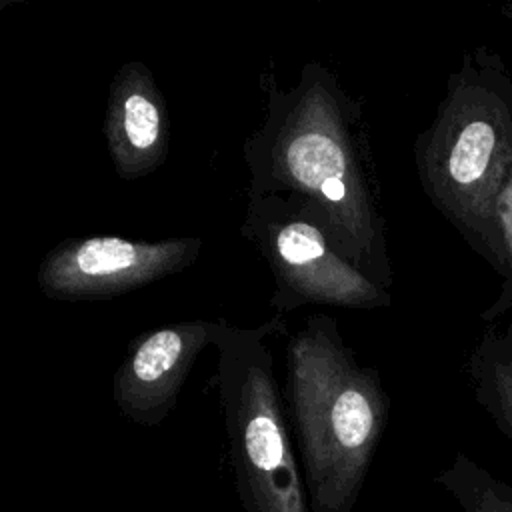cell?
Instances as JSON below:
<instances>
[{
  "mask_svg": "<svg viewBox=\"0 0 512 512\" xmlns=\"http://www.w3.org/2000/svg\"><path fill=\"white\" fill-rule=\"evenodd\" d=\"M498 216H500V226H502V232H504L508 252L512 256V180H510L508 188L504 190V194L500 198Z\"/></svg>",
  "mask_w": 512,
  "mask_h": 512,
  "instance_id": "11",
  "label": "cell"
},
{
  "mask_svg": "<svg viewBox=\"0 0 512 512\" xmlns=\"http://www.w3.org/2000/svg\"><path fill=\"white\" fill-rule=\"evenodd\" d=\"M286 400L310 512H352L388 424L390 396L332 316H308L288 340Z\"/></svg>",
  "mask_w": 512,
  "mask_h": 512,
  "instance_id": "3",
  "label": "cell"
},
{
  "mask_svg": "<svg viewBox=\"0 0 512 512\" xmlns=\"http://www.w3.org/2000/svg\"><path fill=\"white\" fill-rule=\"evenodd\" d=\"M260 84L264 122L242 144L246 196L306 198L340 254L388 290L394 282L388 228L362 98L320 62H306L290 88L278 84L274 68Z\"/></svg>",
  "mask_w": 512,
  "mask_h": 512,
  "instance_id": "1",
  "label": "cell"
},
{
  "mask_svg": "<svg viewBox=\"0 0 512 512\" xmlns=\"http://www.w3.org/2000/svg\"><path fill=\"white\" fill-rule=\"evenodd\" d=\"M436 482L462 512H512V486L464 452L454 456L450 466L436 476Z\"/></svg>",
  "mask_w": 512,
  "mask_h": 512,
  "instance_id": "10",
  "label": "cell"
},
{
  "mask_svg": "<svg viewBox=\"0 0 512 512\" xmlns=\"http://www.w3.org/2000/svg\"><path fill=\"white\" fill-rule=\"evenodd\" d=\"M502 16L512 24V0L504 2V6H502Z\"/></svg>",
  "mask_w": 512,
  "mask_h": 512,
  "instance_id": "12",
  "label": "cell"
},
{
  "mask_svg": "<svg viewBox=\"0 0 512 512\" xmlns=\"http://www.w3.org/2000/svg\"><path fill=\"white\" fill-rule=\"evenodd\" d=\"M102 132L112 168L122 180L148 176L166 162L170 116L146 62L128 60L114 72Z\"/></svg>",
  "mask_w": 512,
  "mask_h": 512,
  "instance_id": "8",
  "label": "cell"
},
{
  "mask_svg": "<svg viewBox=\"0 0 512 512\" xmlns=\"http://www.w3.org/2000/svg\"><path fill=\"white\" fill-rule=\"evenodd\" d=\"M202 246L198 236L156 242L124 236L66 238L44 254L36 282L52 300H106L186 270Z\"/></svg>",
  "mask_w": 512,
  "mask_h": 512,
  "instance_id": "6",
  "label": "cell"
},
{
  "mask_svg": "<svg viewBox=\"0 0 512 512\" xmlns=\"http://www.w3.org/2000/svg\"><path fill=\"white\" fill-rule=\"evenodd\" d=\"M466 372L476 404L512 440V324L486 332L470 352Z\"/></svg>",
  "mask_w": 512,
  "mask_h": 512,
  "instance_id": "9",
  "label": "cell"
},
{
  "mask_svg": "<svg viewBox=\"0 0 512 512\" xmlns=\"http://www.w3.org/2000/svg\"><path fill=\"white\" fill-rule=\"evenodd\" d=\"M240 234L266 260L276 316L308 304L374 310L392 304L386 288L360 272L328 238L312 202L298 194L248 196Z\"/></svg>",
  "mask_w": 512,
  "mask_h": 512,
  "instance_id": "5",
  "label": "cell"
},
{
  "mask_svg": "<svg viewBox=\"0 0 512 512\" xmlns=\"http://www.w3.org/2000/svg\"><path fill=\"white\" fill-rule=\"evenodd\" d=\"M286 320L274 316L256 328L228 324L218 340V366L212 382L224 412L236 492L246 512H310L300 474L270 336H284Z\"/></svg>",
  "mask_w": 512,
  "mask_h": 512,
  "instance_id": "4",
  "label": "cell"
},
{
  "mask_svg": "<svg viewBox=\"0 0 512 512\" xmlns=\"http://www.w3.org/2000/svg\"><path fill=\"white\" fill-rule=\"evenodd\" d=\"M230 322L182 320L138 334L112 376L120 414L140 426H158L174 408L180 390L206 346H214Z\"/></svg>",
  "mask_w": 512,
  "mask_h": 512,
  "instance_id": "7",
  "label": "cell"
},
{
  "mask_svg": "<svg viewBox=\"0 0 512 512\" xmlns=\"http://www.w3.org/2000/svg\"><path fill=\"white\" fill-rule=\"evenodd\" d=\"M418 182L460 238L502 278L484 318L512 306V256L498 206L512 180V72L490 46H476L446 82L432 122L414 140Z\"/></svg>",
  "mask_w": 512,
  "mask_h": 512,
  "instance_id": "2",
  "label": "cell"
}]
</instances>
